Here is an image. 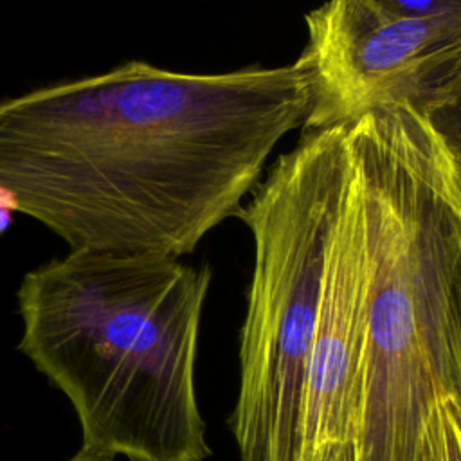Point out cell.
I'll list each match as a JSON object with an SVG mask.
<instances>
[{"instance_id": "1", "label": "cell", "mask_w": 461, "mask_h": 461, "mask_svg": "<svg viewBox=\"0 0 461 461\" xmlns=\"http://www.w3.org/2000/svg\"><path fill=\"white\" fill-rule=\"evenodd\" d=\"M310 108L295 61L185 74L144 61L0 101V209L70 250L175 258L234 216Z\"/></svg>"}, {"instance_id": "2", "label": "cell", "mask_w": 461, "mask_h": 461, "mask_svg": "<svg viewBox=\"0 0 461 461\" xmlns=\"http://www.w3.org/2000/svg\"><path fill=\"white\" fill-rule=\"evenodd\" d=\"M209 267L70 250L16 292L18 349L72 403L81 450L128 461H205L194 364Z\"/></svg>"}, {"instance_id": "3", "label": "cell", "mask_w": 461, "mask_h": 461, "mask_svg": "<svg viewBox=\"0 0 461 461\" xmlns=\"http://www.w3.org/2000/svg\"><path fill=\"white\" fill-rule=\"evenodd\" d=\"M369 250L353 461H416L432 409L456 396L450 295L461 182L418 110L349 124Z\"/></svg>"}, {"instance_id": "4", "label": "cell", "mask_w": 461, "mask_h": 461, "mask_svg": "<svg viewBox=\"0 0 461 461\" xmlns=\"http://www.w3.org/2000/svg\"><path fill=\"white\" fill-rule=\"evenodd\" d=\"M349 169V126L304 131L234 212L254 241L229 420L240 461H299L326 247Z\"/></svg>"}, {"instance_id": "5", "label": "cell", "mask_w": 461, "mask_h": 461, "mask_svg": "<svg viewBox=\"0 0 461 461\" xmlns=\"http://www.w3.org/2000/svg\"><path fill=\"white\" fill-rule=\"evenodd\" d=\"M304 20V131L349 126L398 104L416 108L461 59L459 25L393 16L369 0H326Z\"/></svg>"}, {"instance_id": "6", "label": "cell", "mask_w": 461, "mask_h": 461, "mask_svg": "<svg viewBox=\"0 0 461 461\" xmlns=\"http://www.w3.org/2000/svg\"><path fill=\"white\" fill-rule=\"evenodd\" d=\"M367 290L369 250L351 155L326 247L303 400L299 461H353Z\"/></svg>"}, {"instance_id": "7", "label": "cell", "mask_w": 461, "mask_h": 461, "mask_svg": "<svg viewBox=\"0 0 461 461\" xmlns=\"http://www.w3.org/2000/svg\"><path fill=\"white\" fill-rule=\"evenodd\" d=\"M416 110L443 148L461 182V59Z\"/></svg>"}, {"instance_id": "8", "label": "cell", "mask_w": 461, "mask_h": 461, "mask_svg": "<svg viewBox=\"0 0 461 461\" xmlns=\"http://www.w3.org/2000/svg\"><path fill=\"white\" fill-rule=\"evenodd\" d=\"M416 461H461V403L456 396L443 398L432 409Z\"/></svg>"}, {"instance_id": "9", "label": "cell", "mask_w": 461, "mask_h": 461, "mask_svg": "<svg viewBox=\"0 0 461 461\" xmlns=\"http://www.w3.org/2000/svg\"><path fill=\"white\" fill-rule=\"evenodd\" d=\"M378 9L409 20L452 22L461 27V0H369Z\"/></svg>"}, {"instance_id": "10", "label": "cell", "mask_w": 461, "mask_h": 461, "mask_svg": "<svg viewBox=\"0 0 461 461\" xmlns=\"http://www.w3.org/2000/svg\"><path fill=\"white\" fill-rule=\"evenodd\" d=\"M450 351L456 375V398L461 403V254L457 258L450 295Z\"/></svg>"}, {"instance_id": "11", "label": "cell", "mask_w": 461, "mask_h": 461, "mask_svg": "<svg viewBox=\"0 0 461 461\" xmlns=\"http://www.w3.org/2000/svg\"><path fill=\"white\" fill-rule=\"evenodd\" d=\"M68 461H113V459H104V457H97V456H92V454H86L83 450H79L74 457H70Z\"/></svg>"}]
</instances>
